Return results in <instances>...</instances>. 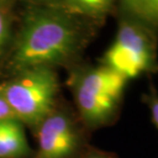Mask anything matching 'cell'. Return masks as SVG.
Returning a JSON list of instances; mask_svg holds the SVG:
<instances>
[{
    "mask_svg": "<svg viewBox=\"0 0 158 158\" xmlns=\"http://www.w3.org/2000/svg\"><path fill=\"white\" fill-rule=\"evenodd\" d=\"M85 32L78 16L54 5L32 6L26 11L15 40L10 64L21 70L63 64L81 51Z\"/></svg>",
    "mask_w": 158,
    "mask_h": 158,
    "instance_id": "1",
    "label": "cell"
},
{
    "mask_svg": "<svg viewBox=\"0 0 158 158\" xmlns=\"http://www.w3.org/2000/svg\"><path fill=\"white\" fill-rule=\"evenodd\" d=\"M127 80L101 64L82 69L73 79V96L82 120L90 129L108 126L122 108Z\"/></svg>",
    "mask_w": 158,
    "mask_h": 158,
    "instance_id": "2",
    "label": "cell"
},
{
    "mask_svg": "<svg viewBox=\"0 0 158 158\" xmlns=\"http://www.w3.org/2000/svg\"><path fill=\"white\" fill-rule=\"evenodd\" d=\"M58 92V78L53 68L37 66L21 70L2 95L13 116L22 123L38 127L50 113Z\"/></svg>",
    "mask_w": 158,
    "mask_h": 158,
    "instance_id": "3",
    "label": "cell"
},
{
    "mask_svg": "<svg viewBox=\"0 0 158 158\" xmlns=\"http://www.w3.org/2000/svg\"><path fill=\"white\" fill-rule=\"evenodd\" d=\"M102 64L127 81L158 69L157 32L123 16L112 44L104 54Z\"/></svg>",
    "mask_w": 158,
    "mask_h": 158,
    "instance_id": "4",
    "label": "cell"
},
{
    "mask_svg": "<svg viewBox=\"0 0 158 158\" xmlns=\"http://www.w3.org/2000/svg\"><path fill=\"white\" fill-rule=\"evenodd\" d=\"M73 119L63 112H51L38 126L37 158H70L80 146Z\"/></svg>",
    "mask_w": 158,
    "mask_h": 158,
    "instance_id": "5",
    "label": "cell"
},
{
    "mask_svg": "<svg viewBox=\"0 0 158 158\" xmlns=\"http://www.w3.org/2000/svg\"><path fill=\"white\" fill-rule=\"evenodd\" d=\"M30 150L23 123L15 117L0 120V158H25Z\"/></svg>",
    "mask_w": 158,
    "mask_h": 158,
    "instance_id": "6",
    "label": "cell"
},
{
    "mask_svg": "<svg viewBox=\"0 0 158 158\" xmlns=\"http://www.w3.org/2000/svg\"><path fill=\"white\" fill-rule=\"evenodd\" d=\"M124 18L158 32V0H119Z\"/></svg>",
    "mask_w": 158,
    "mask_h": 158,
    "instance_id": "7",
    "label": "cell"
},
{
    "mask_svg": "<svg viewBox=\"0 0 158 158\" xmlns=\"http://www.w3.org/2000/svg\"><path fill=\"white\" fill-rule=\"evenodd\" d=\"M114 0H58V7L76 16L92 19L105 18L113 6Z\"/></svg>",
    "mask_w": 158,
    "mask_h": 158,
    "instance_id": "8",
    "label": "cell"
},
{
    "mask_svg": "<svg viewBox=\"0 0 158 158\" xmlns=\"http://www.w3.org/2000/svg\"><path fill=\"white\" fill-rule=\"evenodd\" d=\"M12 19L10 5L0 4V56L5 51L11 37Z\"/></svg>",
    "mask_w": 158,
    "mask_h": 158,
    "instance_id": "9",
    "label": "cell"
},
{
    "mask_svg": "<svg viewBox=\"0 0 158 158\" xmlns=\"http://www.w3.org/2000/svg\"><path fill=\"white\" fill-rule=\"evenodd\" d=\"M144 101L146 102L148 108L150 110L151 119H152L153 124L158 130V93L155 89H151L148 92L145 97Z\"/></svg>",
    "mask_w": 158,
    "mask_h": 158,
    "instance_id": "10",
    "label": "cell"
},
{
    "mask_svg": "<svg viewBox=\"0 0 158 158\" xmlns=\"http://www.w3.org/2000/svg\"><path fill=\"white\" fill-rule=\"evenodd\" d=\"M10 117H15V116H13L8 104L6 103L4 97H3L2 94H0V120L5 118H10Z\"/></svg>",
    "mask_w": 158,
    "mask_h": 158,
    "instance_id": "11",
    "label": "cell"
},
{
    "mask_svg": "<svg viewBox=\"0 0 158 158\" xmlns=\"http://www.w3.org/2000/svg\"><path fill=\"white\" fill-rule=\"evenodd\" d=\"M85 158H113V157L107 155V154H104V153L93 152V153H90L89 155H87Z\"/></svg>",
    "mask_w": 158,
    "mask_h": 158,
    "instance_id": "12",
    "label": "cell"
},
{
    "mask_svg": "<svg viewBox=\"0 0 158 158\" xmlns=\"http://www.w3.org/2000/svg\"><path fill=\"white\" fill-rule=\"evenodd\" d=\"M41 1H43V2H44V4H47V5H54V6H56L58 0H41Z\"/></svg>",
    "mask_w": 158,
    "mask_h": 158,
    "instance_id": "13",
    "label": "cell"
},
{
    "mask_svg": "<svg viewBox=\"0 0 158 158\" xmlns=\"http://www.w3.org/2000/svg\"><path fill=\"white\" fill-rule=\"evenodd\" d=\"M15 0H0V4H2V5H10L13 2H15Z\"/></svg>",
    "mask_w": 158,
    "mask_h": 158,
    "instance_id": "14",
    "label": "cell"
},
{
    "mask_svg": "<svg viewBox=\"0 0 158 158\" xmlns=\"http://www.w3.org/2000/svg\"><path fill=\"white\" fill-rule=\"evenodd\" d=\"M2 91H3V87H0V94H2Z\"/></svg>",
    "mask_w": 158,
    "mask_h": 158,
    "instance_id": "15",
    "label": "cell"
}]
</instances>
